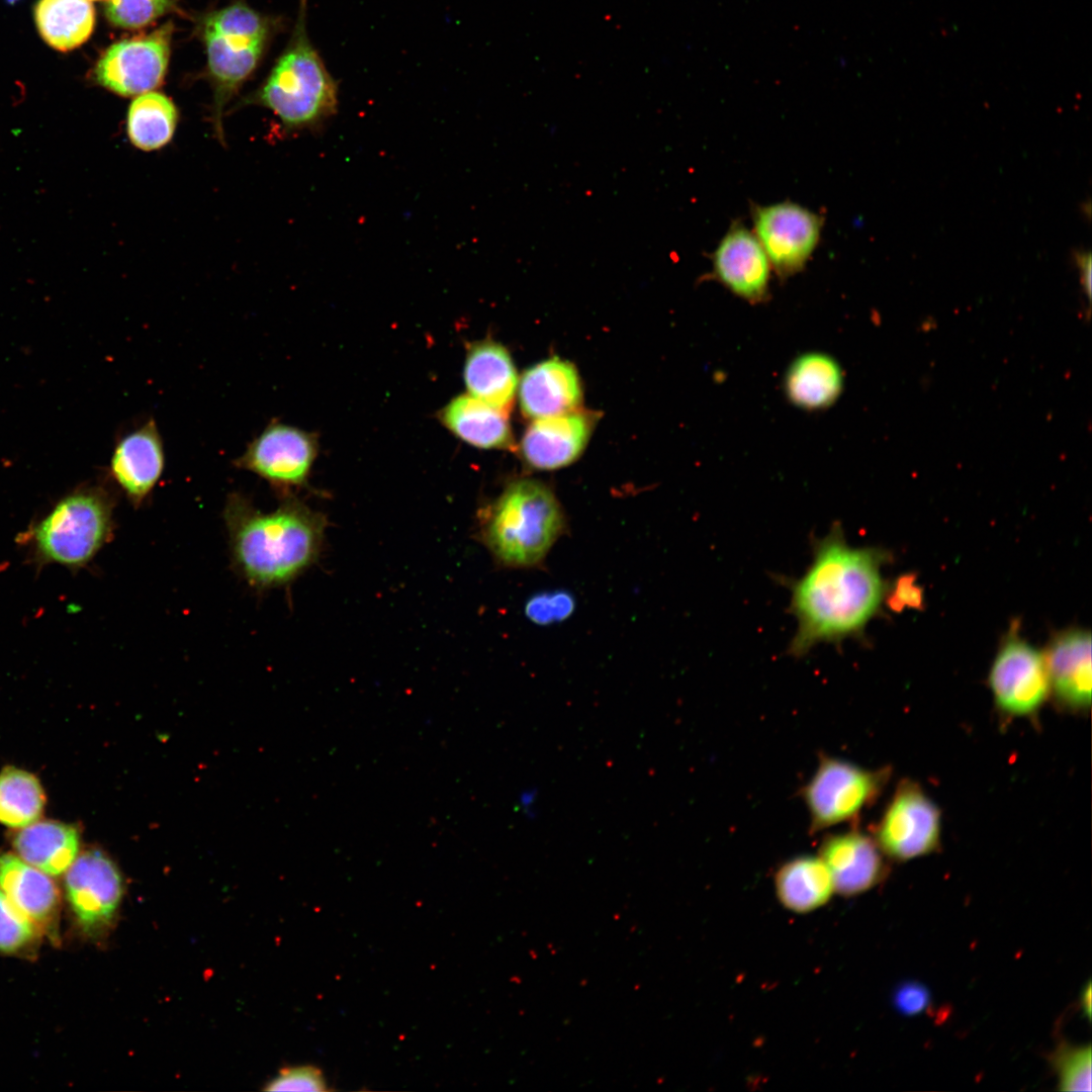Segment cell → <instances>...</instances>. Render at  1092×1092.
Instances as JSON below:
<instances>
[{
  "label": "cell",
  "mask_w": 1092,
  "mask_h": 1092,
  "mask_svg": "<svg viewBox=\"0 0 1092 1092\" xmlns=\"http://www.w3.org/2000/svg\"><path fill=\"white\" fill-rule=\"evenodd\" d=\"M805 572L790 584V610L797 627L789 653L802 657L815 646H839L858 636L878 612L885 594L883 553L848 544L834 524L814 542Z\"/></svg>",
  "instance_id": "6da1fadb"
},
{
  "label": "cell",
  "mask_w": 1092,
  "mask_h": 1092,
  "mask_svg": "<svg viewBox=\"0 0 1092 1092\" xmlns=\"http://www.w3.org/2000/svg\"><path fill=\"white\" fill-rule=\"evenodd\" d=\"M223 520L232 565L258 592L293 580L315 560L322 547L324 519L292 498L265 514L248 496L232 492Z\"/></svg>",
  "instance_id": "7a4b0ae2"
},
{
  "label": "cell",
  "mask_w": 1092,
  "mask_h": 1092,
  "mask_svg": "<svg viewBox=\"0 0 1092 1092\" xmlns=\"http://www.w3.org/2000/svg\"><path fill=\"white\" fill-rule=\"evenodd\" d=\"M565 526L551 489L540 481L523 479L510 484L489 508L482 536L499 563L528 568L541 564Z\"/></svg>",
  "instance_id": "3957f363"
},
{
  "label": "cell",
  "mask_w": 1092,
  "mask_h": 1092,
  "mask_svg": "<svg viewBox=\"0 0 1092 1092\" xmlns=\"http://www.w3.org/2000/svg\"><path fill=\"white\" fill-rule=\"evenodd\" d=\"M305 0L285 50L254 99L287 130L309 128L337 110L338 87L306 31Z\"/></svg>",
  "instance_id": "277c9868"
},
{
  "label": "cell",
  "mask_w": 1092,
  "mask_h": 1092,
  "mask_svg": "<svg viewBox=\"0 0 1092 1092\" xmlns=\"http://www.w3.org/2000/svg\"><path fill=\"white\" fill-rule=\"evenodd\" d=\"M114 503L112 495L99 487L67 496L36 528L38 550L61 564H85L112 534Z\"/></svg>",
  "instance_id": "5b68a950"
},
{
  "label": "cell",
  "mask_w": 1092,
  "mask_h": 1092,
  "mask_svg": "<svg viewBox=\"0 0 1092 1092\" xmlns=\"http://www.w3.org/2000/svg\"><path fill=\"white\" fill-rule=\"evenodd\" d=\"M890 769H868L820 753L818 764L800 791L809 813L810 834L852 822L880 796Z\"/></svg>",
  "instance_id": "8992f818"
},
{
  "label": "cell",
  "mask_w": 1092,
  "mask_h": 1092,
  "mask_svg": "<svg viewBox=\"0 0 1092 1092\" xmlns=\"http://www.w3.org/2000/svg\"><path fill=\"white\" fill-rule=\"evenodd\" d=\"M65 889L81 931L89 938L104 937L113 927L124 893L115 862L99 849L78 854L66 871Z\"/></svg>",
  "instance_id": "52a82bcc"
},
{
  "label": "cell",
  "mask_w": 1092,
  "mask_h": 1092,
  "mask_svg": "<svg viewBox=\"0 0 1092 1092\" xmlns=\"http://www.w3.org/2000/svg\"><path fill=\"white\" fill-rule=\"evenodd\" d=\"M940 832L937 806L917 784L903 781L875 826L873 838L884 854L906 861L936 850Z\"/></svg>",
  "instance_id": "ba28073f"
},
{
  "label": "cell",
  "mask_w": 1092,
  "mask_h": 1092,
  "mask_svg": "<svg viewBox=\"0 0 1092 1092\" xmlns=\"http://www.w3.org/2000/svg\"><path fill=\"white\" fill-rule=\"evenodd\" d=\"M173 25L168 22L150 33L111 44L99 59L97 83L124 97L158 88L167 73Z\"/></svg>",
  "instance_id": "9c48e42d"
},
{
  "label": "cell",
  "mask_w": 1092,
  "mask_h": 1092,
  "mask_svg": "<svg viewBox=\"0 0 1092 1092\" xmlns=\"http://www.w3.org/2000/svg\"><path fill=\"white\" fill-rule=\"evenodd\" d=\"M315 455L316 441L311 434L271 421L233 464L276 489H287L305 482Z\"/></svg>",
  "instance_id": "30bf717a"
},
{
  "label": "cell",
  "mask_w": 1092,
  "mask_h": 1092,
  "mask_svg": "<svg viewBox=\"0 0 1092 1092\" xmlns=\"http://www.w3.org/2000/svg\"><path fill=\"white\" fill-rule=\"evenodd\" d=\"M989 686L997 707L1005 714L1033 715L1051 690L1044 656L1024 640L1009 637L990 669Z\"/></svg>",
  "instance_id": "8fae6325"
},
{
  "label": "cell",
  "mask_w": 1092,
  "mask_h": 1092,
  "mask_svg": "<svg viewBox=\"0 0 1092 1092\" xmlns=\"http://www.w3.org/2000/svg\"><path fill=\"white\" fill-rule=\"evenodd\" d=\"M752 215L754 235L778 274L799 272L818 244L822 218L793 202L757 206Z\"/></svg>",
  "instance_id": "7c38bea8"
},
{
  "label": "cell",
  "mask_w": 1092,
  "mask_h": 1092,
  "mask_svg": "<svg viewBox=\"0 0 1092 1092\" xmlns=\"http://www.w3.org/2000/svg\"><path fill=\"white\" fill-rule=\"evenodd\" d=\"M818 856L832 877L835 892L842 896L864 893L886 875L883 852L875 839L855 827L824 835Z\"/></svg>",
  "instance_id": "4fadbf2b"
},
{
  "label": "cell",
  "mask_w": 1092,
  "mask_h": 1092,
  "mask_svg": "<svg viewBox=\"0 0 1092 1092\" xmlns=\"http://www.w3.org/2000/svg\"><path fill=\"white\" fill-rule=\"evenodd\" d=\"M203 39L213 87L212 123L216 136L223 144L224 105L257 67L267 39L220 33L206 27H203Z\"/></svg>",
  "instance_id": "5bb4252c"
},
{
  "label": "cell",
  "mask_w": 1092,
  "mask_h": 1092,
  "mask_svg": "<svg viewBox=\"0 0 1092 1092\" xmlns=\"http://www.w3.org/2000/svg\"><path fill=\"white\" fill-rule=\"evenodd\" d=\"M164 467V444L154 419L124 434L116 443L110 460L113 479L135 509L152 493Z\"/></svg>",
  "instance_id": "9a60e30c"
},
{
  "label": "cell",
  "mask_w": 1092,
  "mask_h": 1092,
  "mask_svg": "<svg viewBox=\"0 0 1092 1092\" xmlns=\"http://www.w3.org/2000/svg\"><path fill=\"white\" fill-rule=\"evenodd\" d=\"M712 263L717 279L738 297L753 303L766 297L770 263L755 235L742 224L731 225Z\"/></svg>",
  "instance_id": "2e32d148"
},
{
  "label": "cell",
  "mask_w": 1092,
  "mask_h": 1092,
  "mask_svg": "<svg viewBox=\"0 0 1092 1092\" xmlns=\"http://www.w3.org/2000/svg\"><path fill=\"white\" fill-rule=\"evenodd\" d=\"M0 889L41 932L58 940L60 891L50 875L11 852L0 853Z\"/></svg>",
  "instance_id": "e0dca14e"
},
{
  "label": "cell",
  "mask_w": 1092,
  "mask_h": 1092,
  "mask_svg": "<svg viewBox=\"0 0 1092 1092\" xmlns=\"http://www.w3.org/2000/svg\"><path fill=\"white\" fill-rule=\"evenodd\" d=\"M593 421L584 414L537 419L526 431L521 444L525 461L533 468L553 470L567 466L584 449Z\"/></svg>",
  "instance_id": "ac0fdd59"
},
{
  "label": "cell",
  "mask_w": 1092,
  "mask_h": 1092,
  "mask_svg": "<svg viewBox=\"0 0 1092 1092\" xmlns=\"http://www.w3.org/2000/svg\"><path fill=\"white\" fill-rule=\"evenodd\" d=\"M581 396L576 369L559 358L531 367L519 386L522 412L535 420L573 413L580 404Z\"/></svg>",
  "instance_id": "d6986e66"
},
{
  "label": "cell",
  "mask_w": 1092,
  "mask_h": 1092,
  "mask_svg": "<svg viewBox=\"0 0 1092 1092\" xmlns=\"http://www.w3.org/2000/svg\"><path fill=\"white\" fill-rule=\"evenodd\" d=\"M1051 687L1059 702L1082 712L1091 704V634L1071 630L1055 638L1044 656Z\"/></svg>",
  "instance_id": "ffe728a7"
},
{
  "label": "cell",
  "mask_w": 1092,
  "mask_h": 1092,
  "mask_svg": "<svg viewBox=\"0 0 1092 1092\" xmlns=\"http://www.w3.org/2000/svg\"><path fill=\"white\" fill-rule=\"evenodd\" d=\"M463 376L468 394L508 414L518 377L512 358L502 345L482 341L470 346Z\"/></svg>",
  "instance_id": "44dd1931"
},
{
  "label": "cell",
  "mask_w": 1092,
  "mask_h": 1092,
  "mask_svg": "<svg viewBox=\"0 0 1092 1092\" xmlns=\"http://www.w3.org/2000/svg\"><path fill=\"white\" fill-rule=\"evenodd\" d=\"M843 372L837 360L811 351L796 357L785 375V393L794 405L820 411L832 405L843 388Z\"/></svg>",
  "instance_id": "7402d4cb"
},
{
  "label": "cell",
  "mask_w": 1092,
  "mask_h": 1092,
  "mask_svg": "<svg viewBox=\"0 0 1092 1092\" xmlns=\"http://www.w3.org/2000/svg\"><path fill=\"white\" fill-rule=\"evenodd\" d=\"M508 414L470 394L454 397L440 412L444 426L464 442L483 449L514 445Z\"/></svg>",
  "instance_id": "603a6c76"
},
{
  "label": "cell",
  "mask_w": 1092,
  "mask_h": 1092,
  "mask_svg": "<svg viewBox=\"0 0 1092 1092\" xmlns=\"http://www.w3.org/2000/svg\"><path fill=\"white\" fill-rule=\"evenodd\" d=\"M17 855L50 876H59L70 868L79 854L77 829L58 821H36L17 832L13 838Z\"/></svg>",
  "instance_id": "cb8c5ba5"
},
{
  "label": "cell",
  "mask_w": 1092,
  "mask_h": 1092,
  "mask_svg": "<svg viewBox=\"0 0 1092 1092\" xmlns=\"http://www.w3.org/2000/svg\"><path fill=\"white\" fill-rule=\"evenodd\" d=\"M775 890L781 904L795 913L825 905L835 892L832 877L819 856L799 855L779 867Z\"/></svg>",
  "instance_id": "d4e9b609"
},
{
  "label": "cell",
  "mask_w": 1092,
  "mask_h": 1092,
  "mask_svg": "<svg viewBox=\"0 0 1092 1092\" xmlns=\"http://www.w3.org/2000/svg\"><path fill=\"white\" fill-rule=\"evenodd\" d=\"M34 20L49 46L67 52L90 37L95 26V10L89 0H38Z\"/></svg>",
  "instance_id": "484cf974"
},
{
  "label": "cell",
  "mask_w": 1092,
  "mask_h": 1092,
  "mask_svg": "<svg viewBox=\"0 0 1092 1092\" xmlns=\"http://www.w3.org/2000/svg\"><path fill=\"white\" fill-rule=\"evenodd\" d=\"M178 118L176 105L165 94L149 91L138 95L126 115L128 140L142 151L159 150L172 140Z\"/></svg>",
  "instance_id": "4316f807"
},
{
  "label": "cell",
  "mask_w": 1092,
  "mask_h": 1092,
  "mask_svg": "<svg viewBox=\"0 0 1092 1092\" xmlns=\"http://www.w3.org/2000/svg\"><path fill=\"white\" fill-rule=\"evenodd\" d=\"M46 803L44 792L31 774L6 767L0 772V823L23 828L38 820Z\"/></svg>",
  "instance_id": "83f0119b"
},
{
  "label": "cell",
  "mask_w": 1092,
  "mask_h": 1092,
  "mask_svg": "<svg viewBox=\"0 0 1092 1092\" xmlns=\"http://www.w3.org/2000/svg\"><path fill=\"white\" fill-rule=\"evenodd\" d=\"M40 929L0 889V952L27 954L36 948Z\"/></svg>",
  "instance_id": "f1b7e54d"
},
{
  "label": "cell",
  "mask_w": 1092,
  "mask_h": 1092,
  "mask_svg": "<svg viewBox=\"0 0 1092 1092\" xmlns=\"http://www.w3.org/2000/svg\"><path fill=\"white\" fill-rule=\"evenodd\" d=\"M203 27L264 39H268L270 32L267 19L242 2L212 12L205 18Z\"/></svg>",
  "instance_id": "f546056e"
},
{
  "label": "cell",
  "mask_w": 1092,
  "mask_h": 1092,
  "mask_svg": "<svg viewBox=\"0 0 1092 1092\" xmlns=\"http://www.w3.org/2000/svg\"><path fill=\"white\" fill-rule=\"evenodd\" d=\"M175 9L173 0H106L105 15L117 27H144Z\"/></svg>",
  "instance_id": "4dcf8cb0"
},
{
  "label": "cell",
  "mask_w": 1092,
  "mask_h": 1092,
  "mask_svg": "<svg viewBox=\"0 0 1092 1092\" xmlns=\"http://www.w3.org/2000/svg\"><path fill=\"white\" fill-rule=\"evenodd\" d=\"M1053 1062L1060 1078L1061 1091L1091 1090V1048L1061 1046Z\"/></svg>",
  "instance_id": "1f68e13d"
},
{
  "label": "cell",
  "mask_w": 1092,
  "mask_h": 1092,
  "mask_svg": "<svg viewBox=\"0 0 1092 1092\" xmlns=\"http://www.w3.org/2000/svg\"><path fill=\"white\" fill-rule=\"evenodd\" d=\"M575 608L573 596L562 589L533 595L525 605V615L533 623L545 626L565 621Z\"/></svg>",
  "instance_id": "d6a6232c"
},
{
  "label": "cell",
  "mask_w": 1092,
  "mask_h": 1092,
  "mask_svg": "<svg viewBox=\"0 0 1092 1092\" xmlns=\"http://www.w3.org/2000/svg\"><path fill=\"white\" fill-rule=\"evenodd\" d=\"M268 1091H328L323 1072L314 1066L282 1069L265 1087Z\"/></svg>",
  "instance_id": "836d02e7"
},
{
  "label": "cell",
  "mask_w": 1092,
  "mask_h": 1092,
  "mask_svg": "<svg viewBox=\"0 0 1092 1092\" xmlns=\"http://www.w3.org/2000/svg\"><path fill=\"white\" fill-rule=\"evenodd\" d=\"M893 1002L896 1009L906 1015L922 1013L930 1005L929 990L918 982H904L896 989Z\"/></svg>",
  "instance_id": "e575fe53"
},
{
  "label": "cell",
  "mask_w": 1092,
  "mask_h": 1092,
  "mask_svg": "<svg viewBox=\"0 0 1092 1092\" xmlns=\"http://www.w3.org/2000/svg\"><path fill=\"white\" fill-rule=\"evenodd\" d=\"M889 599L890 607L896 610L903 607L916 608L921 606L922 593L914 583L913 576H903L897 581Z\"/></svg>",
  "instance_id": "d590c367"
},
{
  "label": "cell",
  "mask_w": 1092,
  "mask_h": 1092,
  "mask_svg": "<svg viewBox=\"0 0 1092 1092\" xmlns=\"http://www.w3.org/2000/svg\"><path fill=\"white\" fill-rule=\"evenodd\" d=\"M1075 260L1081 271V281L1084 286V290L1090 296L1091 289V256L1089 252L1077 251L1075 252Z\"/></svg>",
  "instance_id": "8d00e7d4"
},
{
  "label": "cell",
  "mask_w": 1092,
  "mask_h": 1092,
  "mask_svg": "<svg viewBox=\"0 0 1092 1092\" xmlns=\"http://www.w3.org/2000/svg\"><path fill=\"white\" fill-rule=\"evenodd\" d=\"M537 800V792L535 789H526L520 793L519 804L520 808L525 812L526 816H535L534 805Z\"/></svg>",
  "instance_id": "74e56055"
},
{
  "label": "cell",
  "mask_w": 1092,
  "mask_h": 1092,
  "mask_svg": "<svg viewBox=\"0 0 1092 1092\" xmlns=\"http://www.w3.org/2000/svg\"><path fill=\"white\" fill-rule=\"evenodd\" d=\"M1081 1005H1082V1009L1084 1011V1014L1089 1019L1090 1016H1091V984H1090V982L1087 984V986L1083 990V993H1082V996H1081Z\"/></svg>",
  "instance_id": "f35d334b"
},
{
  "label": "cell",
  "mask_w": 1092,
  "mask_h": 1092,
  "mask_svg": "<svg viewBox=\"0 0 1092 1092\" xmlns=\"http://www.w3.org/2000/svg\"><path fill=\"white\" fill-rule=\"evenodd\" d=\"M89 1H94V0H89Z\"/></svg>",
  "instance_id": "ab89813d"
}]
</instances>
